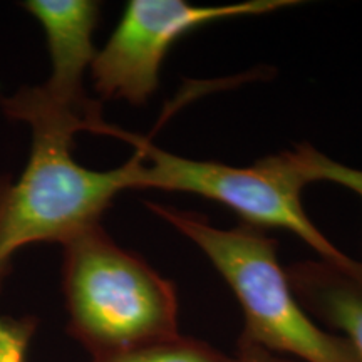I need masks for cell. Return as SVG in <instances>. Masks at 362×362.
I'll use <instances>...</instances> for the list:
<instances>
[{
	"instance_id": "9c48e42d",
	"label": "cell",
	"mask_w": 362,
	"mask_h": 362,
	"mask_svg": "<svg viewBox=\"0 0 362 362\" xmlns=\"http://www.w3.org/2000/svg\"><path fill=\"white\" fill-rule=\"evenodd\" d=\"M35 329L37 319L33 315L17 319L0 315V362H27V351Z\"/></svg>"
},
{
	"instance_id": "ba28073f",
	"label": "cell",
	"mask_w": 362,
	"mask_h": 362,
	"mask_svg": "<svg viewBox=\"0 0 362 362\" xmlns=\"http://www.w3.org/2000/svg\"><path fill=\"white\" fill-rule=\"evenodd\" d=\"M90 362H233V356L200 339L176 334L119 354L90 359Z\"/></svg>"
},
{
	"instance_id": "8992f818",
	"label": "cell",
	"mask_w": 362,
	"mask_h": 362,
	"mask_svg": "<svg viewBox=\"0 0 362 362\" xmlns=\"http://www.w3.org/2000/svg\"><path fill=\"white\" fill-rule=\"evenodd\" d=\"M22 6L42 25L51 56V76L39 94L52 106L88 121L93 133L103 134L107 124L101 104L84 89L86 72L90 71L96 47L93 37L99 24L101 4L94 0H27Z\"/></svg>"
},
{
	"instance_id": "30bf717a",
	"label": "cell",
	"mask_w": 362,
	"mask_h": 362,
	"mask_svg": "<svg viewBox=\"0 0 362 362\" xmlns=\"http://www.w3.org/2000/svg\"><path fill=\"white\" fill-rule=\"evenodd\" d=\"M233 362H302L293 359V357L277 354V352H272L264 347L257 346L247 339L238 337L237 342V351L233 354Z\"/></svg>"
},
{
	"instance_id": "5b68a950",
	"label": "cell",
	"mask_w": 362,
	"mask_h": 362,
	"mask_svg": "<svg viewBox=\"0 0 362 362\" xmlns=\"http://www.w3.org/2000/svg\"><path fill=\"white\" fill-rule=\"evenodd\" d=\"M297 0H245L200 7L185 0H131L110 40L90 66L94 89L103 99L143 106L160 88V72L176 40L198 27L233 17L296 7Z\"/></svg>"
},
{
	"instance_id": "3957f363",
	"label": "cell",
	"mask_w": 362,
	"mask_h": 362,
	"mask_svg": "<svg viewBox=\"0 0 362 362\" xmlns=\"http://www.w3.org/2000/svg\"><path fill=\"white\" fill-rule=\"evenodd\" d=\"M205 253L232 288L243 314L242 339L302 362H362L346 337L325 330L293 293L279 264V243L265 230L242 223L216 228L194 211L146 203Z\"/></svg>"
},
{
	"instance_id": "8fae6325",
	"label": "cell",
	"mask_w": 362,
	"mask_h": 362,
	"mask_svg": "<svg viewBox=\"0 0 362 362\" xmlns=\"http://www.w3.org/2000/svg\"><path fill=\"white\" fill-rule=\"evenodd\" d=\"M332 183L342 185V187L352 189V192L362 198V170L337 165L332 175Z\"/></svg>"
},
{
	"instance_id": "6da1fadb",
	"label": "cell",
	"mask_w": 362,
	"mask_h": 362,
	"mask_svg": "<svg viewBox=\"0 0 362 362\" xmlns=\"http://www.w3.org/2000/svg\"><path fill=\"white\" fill-rule=\"evenodd\" d=\"M8 119L33 129V148L17 180L0 176V279L11 259L30 243L64 245L90 226L126 189H141L144 156L139 149L115 170H89L72 156L74 136L90 131L79 116L49 104L37 88H22L0 98Z\"/></svg>"
},
{
	"instance_id": "52a82bcc",
	"label": "cell",
	"mask_w": 362,
	"mask_h": 362,
	"mask_svg": "<svg viewBox=\"0 0 362 362\" xmlns=\"http://www.w3.org/2000/svg\"><path fill=\"white\" fill-rule=\"evenodd\" d=\"M287 279L312 319L341 332L362 359V260L344 253L339 259L296 262Z\"/></svg>"
},
{
	"instance_id": "277c9868",
	"label": "cell",
	"mask_w": 362,
	"mask_h": 362,
	"mask_svg": "<svg viewBox=\"0 0 362 362\" xmlns=\"http://www.w3.org/2000/svg\"><path fill=\"white\" fill-rule=\"evenodd\" d=\"M107 134L143 153L141 189L198 194L233 210L247 225L287 230L314 248L320 259L344 255L317 228L302 205V189L309 183L324 181L329 161L310 144H297L288 151L262 158L252 166H230L173 155L146 138L112 126Z\"/></svg>"
},
{
	"instance_id": "7a4b0ae2",
	"label": "cell",
	"mask_w": 362,
	"mask_h": 362,
	"mask_svg": "<svg viewBox=\"0 0 362 362\" xmlns=\"http://www.w3.org/2000/svg\"><path fill=\"white\" fill-rule=\"evenodd\" d=\"M62 247L67 334L90 359L180 334L175 285L117 245L103 225L90 226Z\"/></svg>"
}]
</instances>
